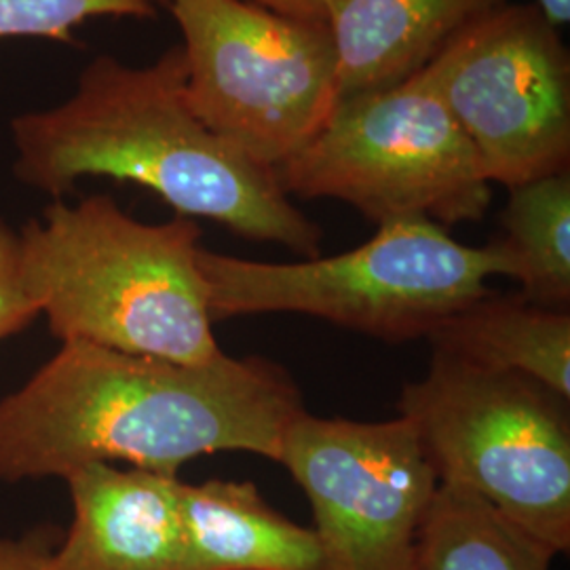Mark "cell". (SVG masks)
Here are the masks:
<instances>
[{
    "mask_svg": "<svg viewBox=\"0 0 570 570\" xmlns=\"http://www.w3.org/2000/svg\"><path fill=\"white\" fill-rule=\"evenodd\" d=\"M60 530L39 527L20 539L0 537V570H53V551L60 546Z\"/></svg>",
    "mask_w": 570,
    "mask_h": 570,
    "instance_id": "18",
    "label": "cell"
},
{
    "mask_svg": "<svg viewBox=\"0 0 570 570\" xmlns=\"http://www.w3.org/2000/svg\"><path fill=\"white\" fill-rule=\"evenodd\" d=\"M556 556L478 494L438 484L419 530L416 570H551Z\"/></svg>",
    "mask_w": 570,
    "mask_h": 570,
    "instance_id": "14",
    "label": "cell"
},
{
    "mask_svg": "<svg viewBox=\"0 0 570 570\" xmlns=\"http://www.w3.org/2000/svg\"><path fill=\"white\" fill-rule=\"evenodd\" d=\"M178 570H324L320 539L273 510L252 482H180Z\"/></svg>",
    "mask_w": 570,
    "mask_h": 570,
    "instance_id": "12",
    "label": "cell"
},
{
    "mask_svg": "<svg viewBox=\"0 0 570 570\" xmlns=\"http://www.w3.org/2000/svg\"><path fill=\"white\" fill-rule=\"evenodd\" d=\"M510 190L492 239L508 261L510 277L534 305H570V169Z\"/></svg>",
    "mask_w": 570,
    "mask_h": 570,
    "instance_id": "15",
    "label": "cell"
},
{
    "mask_svg": "<svg viewBox=\"0 0 570 570\" xmlns=\"http://www.w3.org/2000/svg\"><path fill=\"white\" fill-rule=\"evenodd\" d=\"M534 4L541 9V13H543L551 26H556L558 30H562L564 26H569L570 0H537Z\"/></svg>",
    "mask_w": 570,
    "mask_h": 570,
    "instance_id": "20",
    "label": "cell"
},
{
    "mask_svg": "<svg viewBox=\"0 0 570 570\" xmlns=\"http://www.w3.org/2000/svg\"><path fill=\"white\" fill-rule=\"evenodd\" d=\"M305 412L289 372L265 357L180 364L89 343L61 348L0 400V482L66 478L125 461L178 478L214 452L282 461Z\"/></svg>",
    "mask_w": 570,
    "mask_h": 570,
    "instance_id": "1",
    "label": "cell"
},
{
    "mask_svg": "<svg viewBox=\"0 0 570 570\" xmlns=\"http://www.w3.org/2000/svg\"><path fill=\"white\" fill-rule=\"evenodd\" d=\"M400 419L438 484L461 487L551 550H570L569 400L529 376L435 353Z\"/></svg>",
    "mask_w": 570,
    "mask_h": 570,
    "instance_id": "5",
    "label": "cell"
},
{
    "mask_svg": "<svg viewBox=\"0 0 570 570\" xmlns=\"http://www.w3.org/2000/svg\"><path fill=\"white\" fill-rule=\"evenodd\" d=\"M435 353L529 376L570 400L569 308L487 292L428 336Z\"/></svg>",
    "mask_w": 570,
    "mask_h": 570,
    "instance_id": "13",
    "label": "cell"
},
{
    "mask_svg": "<svg viewBox=\"0 0 570 570\" xmlns=\"http://www.w3.org/2000/svg\"><path fill=\"white\" fill-rule=\"evenodd\" d=\"M150 0H0V39L41 37L72 41L70 30L91 18L150 20Z\"/></svg>",
    "mask_w": 570,
    "mask_h": 570,
    "instance_id": "16",
    "label": "cell"
},
{
    "mask_svg": "<svg viewBox=\"0 0 570 570\" xmlns=\"http://www.w3.org/2000/svg\"><path fill=\"white\" fill-rule=\"evenodd\" d=\"M279 463L305 490L324 570H416L438 478L404 419L360 423L305 410Z\"/></svg>",
    "mask_w": 570,
    "mask_h": 570,
    "instance_id": "9",
    "label": "cell"
},
{
    "mask_svg": "<svg viewBox=\"0 0 570 570\" xmlns=\"http://www.w3.org/2000/svg\"><path fill=\"white\" fill-rule=\"evenodd\" d=\"M277 176L287 195L343 202L376 225L480 223L492 199L468 136L421 72L341 98Z\"/></svg>",
    "mask_w": 570,
    "mask_h": 570,
    "instance_id": "6",
    "label": "cell"
},
{
    "mask_svg": "<svg viewBox=\"0 0 570 570\" xmlns=\"http://www.w3.org/2000/svg\"><path fill=\"white\" fill-rule=\"evenodd\" d=\"M510 0H336L327 23L341 98L385 89L423 70L459 32Z\"/></svg>",
    "mask_w": 570,
    "mask_h": 570,
    "instance_id": "11",
    "label": "cell"
},
{
    "mask_svg": "<svg viewBox=\"0 0 570 570\" xmlns=\"http://www.w3.org/2000/svg\"><path fill=\"white\" fill-rule=\"evenodd\" d=\"M21 183L61 197L89 176L140 184L178 216L249 242L320 256L322 228L289 202L275 169L216 136L186 102L183 47L148 66L98 56L70 100L11 121Z\"/></svg>",
    "mask_w": 570,
    "mask_h": 570,
    "instance_id": "2",
    "label": "cell"
},
{
    "mask_svg": "<svg viewBox=\"0 0 570 570\" xmlns=\"http://www.w3.org/2000/svg\"><path fill=\"white\" fill-rule=\"evenodd\" d=\"M39 315L21 282L20 233L0 218V341L30 326Z\"/></svg>",
    "mask_w": 570,
    "mask_h": 570,
    "instance_id": "17",
    "label": "cell"
},
{
    "mask_svg": "<svg viewBox=\"0 0 570 570\" xmlns=\"http://www.w3.org/2000/svg\"><path fill=\"white\" fill-rule=\"evenodd\" d=\"M72 524L53 570H178L180 480L146 469L87 463L68 473Z\"/></svg>",
    "mask_w": 570,
    "mask_h": 570,
    "instance_id": "10",
    "label": "cell"
},
{
    "mask_svg": "<svg viewBox=\"0 0 570 570\" xmlns=\"http://www.w3.org/2000/svg\"><path fill=\"white\" fill-rule=\"evenodd\" d=\"M183 30L186 102L256 164L279 169L341 100L330 23L249 0H169Z\"/></svg>",
    "mask_w": 570,
    "mask_h": 570,
    "instance_id": "7",
    "label": "cell"
},
{
    "mask_svg": "<svg viewBox=\"0 0 570 570\" xmlns=\"http://www.w3.org/2000/svg\"><path fill=\"white\" fill-rule=\"evenodd\" d=\"M419 72L490 184L513 188L570 169V53L537 4L490 11Z\"/></svg>",
    "mask_w": 570,
    "mask_h": 570,
    "instance_id": "8",
    "label": "cell"
},
{
    "mask_svg": "<svg viewBox=\"0 0 570 570\" xmlns=\"http://www.w3.org/2000/svg\"><path fill=\"white\" fill-rule=\"evenodd\" d=\"M199 239L186 216L146 225L108 195L58 199L20 230L21 282L61 343L209 364L225 351L207 311Z\"/></svg>",
    "mask_w": 570,
    "mask_h": 570,
    "instance_id": "3",
    "label": "cell"
},
{
    "mask_svg": "<svg viewBox=\"0 0 570 570\" xmlns=\"http://www.w3.org/2000/svg\"><path fill=\"white\" fill-rule=\"evenodd\" d=\"M212 322L301 313L385 343L428 338L450 315L510 277L497 245L459 244L428 218L379 225L366 244L303 263H256L199 247Z\"/></svg>",
    "mask_w": 570,
    "mask_h": 570,
    "instance_id": "4",
    "label": "cell"
},
{
    "mask_svg": "<svg viewBox=\"0 0 570 570\" xmlns=\"http://www.w3.org/2000/svg\"><path fill=\"white\" fill-rule=\"evenodd\" d=\"M155 2V0H150ZM159 2H169V0H159ZM256 4H263L271 11L301 18V20L327 21V13L336 0H249Z\"/></svg>",
    "mask_w": 570,
    "mask_h": 570,
    "instance_id": "19",
    "label": "cell"
}]
</instances>
